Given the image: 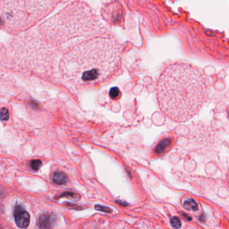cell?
Returning <instances> with one entry per match:
<instances>
[{
  "label": "cell",
  "mask_w": 229,
  "mask_h": 229,
  "mask_svg": "<svg viewBox=\"0 0 229 229\" xmlns=\"http://www.w3.org/2000/svg\"><path fill=\"white\" fill-rule=\"evenodd\" d=\"M9 118V112L8 110L5 108H3L1 110V120L2 121L8 120Z\"/></svg>",
  "instance_id": "cell-15"
},
{
  "label": "cell",
  "mask_w": 229,
  "mask_h": 229,
  "mask_svg": "<svg viewBox=\"0 0 229 229\" xmlns=\"http://www.w3.org/2000/svg\"><path fill=\"white\" fill-rule=\"evenodd\" d=\"M209 93L210 83L205 73L184 62L167 66L157 84L159 107L175 123H184L194 117L207 102Z\"/></svg>",
  "instance_id": "cell-2"
},
{
  "label": "cell",
  "mask_w": 229,
  "mask_h": 229,
  "mask_svg": "<svg viewBox=\"0 0 229 229\" xmlns=\"http://www.w3.org/2000/svg\"><path fill=\"white\" fill-rule=\"evenodd\" d=\"M184 206L186 210H190V211H197L198 210V203L196 200L192 199V198L185 200L184 202Z\"/></svg>",
  "instance_id": "cell-10"
},
{
  "label": "cell",
  "mask_w": 229,
  "mask_h": 229,
  "mask_svg": "<svg viewBox=\"0 0 229 229\" xmlns=\"http://www.w3.org/2000/svg\"><path fill=\"white\" fill-rule=\"evenodd\" d=\"M60 0H0L2 28L11 36L34 28L55 10Z\"/></svg>",
  "instance_id": "cell-5"
},
{
  "label": "cell",
  "mask_w": 229,
  "mask_h": 229,
  "mask_svg": "<svg viewBox=\"0 0 229 229\" xmlns=\"http://www.w3.org/2000/svg\"><path fill=\"white\" fill-rule=\"evenodd\" d=\"M87 3L74 1L48 17L38 30L54 48L77 38L111 36L105 24Z\"/></svg>",
  "instance_id": "cell-3"
},
{
  "label": "cell",
  "mask_w": 229,
  "mask_h": 229,
  "mask_svg": "<svg viewBox=\"0 0 229 229\" xmlns=\"http://www.w3.org/2000/svg\"><path fill=\"white\" fill-rule=\"evenodd\" d=\"M96 208L97 210H100V211H103V212H108V213L112 212V210L110 208H108V207L107 208V207H103V206H96Z\"/></svg>",
  "instance_id": "cell-16"
},
{
  "label": "cell",
  "mask_w": 229,
  "mask_h": 229,
  "mask_svg": "<svg viewBox=\"0 0 229 229\" xmlns=\"http://www.w3.org/2000/svg\"><path fill=\"white\" fill-rule=\"evenodd\" d=\"M172 143V140L170 139H165L159 143L155 148V152L157 154H161L164 151L165 149L168 147Z\"/></svg>",
  "instance_id": "cell-9"
},
{
  "label": "cell",
  "mask_w": 229,
  "mask_h": 229,
  "mask_svg": "<svg viewBox=\"0 0 229 229\" xmlns=\"http://www.w3.org/2000/svg\"><path fill=\"white\" fill-rule=\"evenodd\" d=\"M122 54L121 45L112 36L84 39L63 54L59 66L61 76L77 87L103 83L120 69Z\"/></svg>",
  "instance_id": "cell-1"
},
{
  "label": "cell",
  "mask_w": 229,
  "mask_h": 229,
  "mask_svg": "<svg viewBox=\"0 0 229 229\" xmlns=\"http://www.w3.org/2000/svg\"><path fill=\"white\" fill-rule=\"evenodd\" d=\"M120 94V90L118 87H112L110 91V96L112 99H116Z\"/></svg>",
  "instance_id": "cell-14"
},
{
  "label": "cell",
  "mask_w": 229,
  "mask_h": 229,
  "mask_svg": "<svg viewBox=\"0 0 229 229\" xmlns=\"http://www.w3.org/2000/svg\"><path fill=\"white\" fill-rule=\"evenodd\" d=\"M53 182L57 184H65L68 181V177L65 173L61 172H57L53 175Z\"/></svg>",
  "instance_id": "cell-8"
},
{
  "label": "cell",
  "mask_w": 229,
  "mask_h": 229,
  "mask_svg": "<svg viewBox=\"0 0 229 229\" xmlns=\"http://www.w3.org/2000/svg\"><path fill=\"white\" fill-rule=\"evenodd\" d=\"M54 48L34 28L12 36L5 44V65L10 69L48 76L56 61Z\"/></svg>",
  "instance_id": "cell-4"
},
{
  "label": "cell",
  "mask_w": 229,
  "mask_h": 229,
  "mask_svg": "<svg viewBox=\"0 0 229 229\" xmlns=\"http://www.w3.org/2000/svg\"><path fill=\"white\" fill-rule=\"evenodd\" d=\"M14 216L15 222L18 227L24 228L28 227L30 221V214L22 207L18 205L15 207Z\"/></svg>",
  "instance_id": "cell-7"
},
{
  "label": "cell",
  "mask_w": 229,
  "mask_h": 229,
  "mask_svg": "<svg viewBox=\"0 0 229 229\" xmlns=\"http://www.w3.org/2000/svg\"><path fill=\"white\" fill-rule=\"evenodd\" d=\"M171 225L175 228H179L182 227V222L179 218L178 217H173L170 221Z\"/></svg>",
  "instance_id": "cell-13"
},
{
  "label": "cell",
  "mask_w": 229,
  "mask_h": 229,
  "mask_svg": "<svg viewBox=\"0 0 229 229\" xmlns=\"http://www.w3.org/2000/svg\"><path fill=\"white\" fill-rule=\"evenodd\" d=\"M125 13L124 6L118 1L106 3L101 8L102 19L111 26L123 27Z\"/></svg>",
  "instance_id": "cell-6"
},
{
  "label": "cell",
  "mask_w": 229,
  "mask_h": 229,
  "mask_svg": "<svg viewBox=\"0 0 229 229\" xmlns=\"http://www.w3.org/2000/svg\"><path fill=\"white\" fill-rule=\"evenodd\" d=\"M39 227L41 228H50L49 218L48 216L46 214L42 215L39 218Z\"/></svg>",
  "instance_id": "cell-11"
},
{
  "label": "cell",
  "mask_w": 229,
  "mask_h": 229,
  "mask_svg": "<svg viewBox=\"0 0 229 229\" xmlns=\"http://www.w3.org/2000/svg\"><path fill=\"white\" fill-rule=\"evenodd\" d=\"M42 165V162L41 160L39 159H34L30 161V165L31 169L34 171H37L39 169V168L41 167Z\"/></svg>",
  "instance_id": "cell-12"
}]
</instances>
